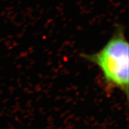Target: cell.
Returning <instances> with one entry per match:
<instances>
[{
    "label": "cell",
    "instance_id": "cell-1",
    "mask_svg": "<svg viewBox=\"0 0 129 129\" xmlns=\"http://www.w3.org/2000/svg\"><path fill=\"white\" fill-rule=\"evenodd\" d=\"M82 57L99 68L107 87L118 88L128 95L129 46L123 28L119 26L99 51Z\"/></svg>",
    "mask_w": 129,
    "mask_h": 129
}]
</instances>
